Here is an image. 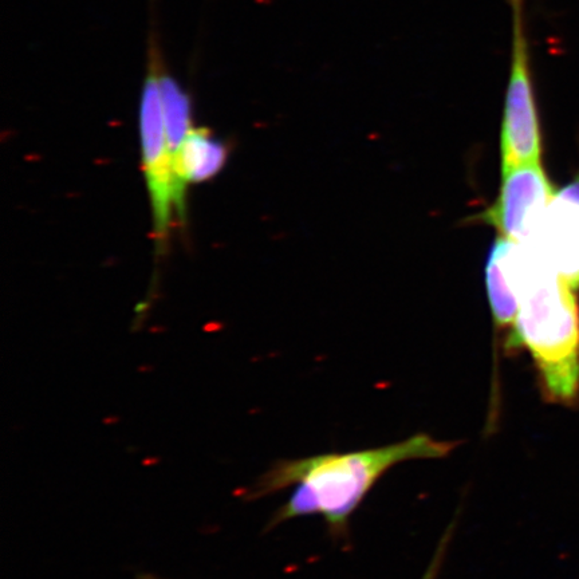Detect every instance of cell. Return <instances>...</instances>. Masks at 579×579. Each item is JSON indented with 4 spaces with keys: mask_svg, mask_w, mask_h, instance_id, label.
<instances>
[{
    "mask_svg": "<svg viewBox=\"0 0 579 579\" xmlns=\"http://www.w3.org/2000/svg\"><path fill=\"white\" fill-rule=\"evenodd\" d=\"M574 289L579 287V177L555 193L525 243Z\"/></svg>",
    "mask_w": 579,
    "mask_h": 579,
    "instance_id": "6",
    "label": "cell"
},
{
    "mask_svg": "<svg viewBox=\"0 0 579 579\" xmlns=\"http://www.w3.org/2000/svg\"><path fill=\"white\" fill-rule=\"evenodd\" d=\"M554 195L539 161L506 169L498 199L482 220L495 227L500 238L526 243Z\"/></svg>",
    "mask_w": 579,
    "mask_h": 579,
    "instance_id": "5",
    "label": "cell"
},
{
    "mask_svg": "<svg viewBox=\"0 0 579 579\" xmlns=\"http://www.w3.org/2000/svg\"><path fill=\"white\" fill-rule=\"evenodd\" d=\"M228 149L208 129L192 128L180 145L173 168L181 189L214 179L227 163Z\"/></svg>",
    "mask_w": 579,
    "mask_h": 579,
    "instance_id": "7",
    "label": "cell"
},
{
    "mask_svg": "<svg viewBox=\"0 0 579 579\" xmlns=\"http://www.w3.org/2000/svg\"><path fill=\"white\" fill-rule=\"evenodd\" d=\"M141 157L145 181L151 198L153 235L163 250L173 220L185 219V191L177 181L160 93V77L149 74L140 105Z\"/></svg>",
    "mask_w": 579,
    "mask_h": 579,
    "instance_id": "4",
    "label": "cell"
},
{
    "mask_svg": "<svg viewBox=\"0 0 579 579\" xmlns=\"http://www.w3.org/2000/svg\"><path fill=\"white\" fill-rule=\"evenodd\" d=\"M512 17L510 77L504 101L503 171L541 160L542 139L535 102L531 51L526 23V0H508Z\"/></svg>",
    "mask_w": 579,
    "mask_h": 579,
    "instance_id": "3",
    "label": "cell"
},
{
    "mask_svg": "<svg viewBox=\"0 0 579 579\" xmlns=\"http://www.w3.org/2000/svg\"><path fill=\"white\" fill-rule=\"evenodd\" d=\"M515 242L499 238L492 246L486 265V285L495 324L514 326L519 311V294L512 267Z\"/></svg>",
    "mask_w": 579,
    "mask_h": 579,
    "instance_id": "8",
    "label": "cell"
},
{
    "mask_svg": "<svg viewBox=\"0 0 579 579\" xmlns=\"http://www.w3.org/2000/svg\"><path fill=\"white\" fill-rule=\"evenodd\" d=\"M459 444L417 433L397 443L362 451L279 460L243 496L246 500L262 499L294 487L267 529L295 518L319 515L333 533L342 534L353 512L386 472L413 460L447 458Z\"/></svg>",
    "mask_w": 579,
    "mask_h": 579,
    "instance_id": "1",
    "label": "cell"
},
{
    "mask_svg": "<svg viewBox=\"0 0 579 579\" xmlns=\"http://www.w3.org/2000/svg\"><path fill=\"white\" fill-rule=\"evenodd\" d=\"M160 93L169 149L172 159L175 160L181 143L193 128L191 100L181 86L169 76H160Z\"/></svg>",
    "mask_w": 579,
    "mask_h": 579,
    "instance_id": "9",
    "label": "cell"
},
{
    "mask_svg": "<svg viewBox=\"0 0 579 579\" xmlns=\"http://www.w3.org/2000/svg\"><path fill=\"white\" fill-rule=\"evenodd\" d=\"M519 311L508 346L533 358L549 403L579 400V306L575 289L525 243L514 251Z\"/></svg>",
    "mask_w": 579,
    "mask_h": 579,
    "instance_id": "2",
    "label": "cell"
},
{
    "mask_svg": "<svg viewBox=\"0 0 579 579\" xmlns=\"http://www.w3.org/2000/svg\"><path fill=\"white\" fill-rule=\"evenodd\" d=\"M452 534L447 533L444 538L441 539L439 549H437L435 557H433L431 565H429L428 570L425 571L424 577L421 579H437V575L440 573L441 565H443L445 553H447L448 543L451 541Z\"/></svg>",
    "mask_w": 579,
    "mask_h": 579,
    "instance_id": "10",
    "label": "cell"
},
{
    "mask_svg": "<svg viewBox=\"0 0 579 579\" xmlns=\"http://www.w3.org/2000/svg\"><path fill=\"white\" fill-rule=\"evenodd\" d=\"M139 579H165V578L157 577V575L153 574H141Z\"/></svg>",
    "mask_w": 579,
    "mask_h": 579,
    "instance_id": "11",
    "label": "cell"
}]
</instances>
